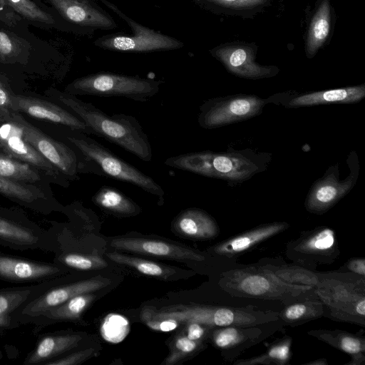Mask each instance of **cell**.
Segmentation results:
<instances>
[{"mask_svg":"<svg viewBox=\"0 0 365 365\" xmlns=\"http://www.w3.org/2000/svg\"><path fill=\"white\" fill-rule=\"evenodd\" d=\"M16 51V44L13 39L5 32L0 31V55L11 57Z\"/></svg>","mask_w":365,"mask_h":365,"instance_id":"bcb514c9","label":"cell"},{"mask_svg":"<svg viewBox=\"0 0 365 365\" xmlns=\"http://www.w3.org/2000/svg\"><path fill=\"white\" fill-rule=\"evenodd\" d=\"M16 13L24 18L43 24H53L52 16L31 0H6Z\"/></svg>","mask_w":365,"mask_h":365,"instance_id":"74e56055","label":"cell"},{"mask_svg":"<svg viewBox=\"0 0 365 365\" xmlns=\"http://www.w3.org/2000/svg\"><path fill=\"white\" fill-rule=\"evenodd\" d=\"M291 94H275L262 98L254 94H236L214 98L199 107L197 122L205 129H215L259 115L269 103H280Z\"/></svg>","mask_w":365,"mask_h":365,"instance_id":"ba28073f","label":"cell"},{"mask_svg":"<svg viewBox=\"0 0 365 365\" xmlns=\"http://www.w3.org/2000/svg\"><path fill=\"white\" fill-rule=\"evenodd\" d=\"M20 325L12 314H0V336L4 335L9 330L19 327Z\"/></svg>","mask_w":365,"mask_h":365,"instance_id":"7dc6e473","label":"cell"},{"mask_svg":"<svg viewBox=\"0 0 365 365\" xmlns=\"http://www.w3.org/2000/svg\"><path fill=\"white\" fill-rule=\"evenodd\" d=\"M289 227V225L286 222L261 224L215 245L210 247V252L220 257H236L282 233Z\"/></svg>","mask_w":365,"mask_h":365,"instance_id":"7402d4cb","label":"cell"},{"mask_svg":"<svg viewBox=\"0 0 365 365\" xmlns=\"http://www.w3.org/2000/svg\"><path fill=\"white\" fill-rule=\"evenodd\" d=\"M63 276L32 285L0 289V314H13L24 304L38 297L43 292L63 284V282L65 279Z\"/></svg>","mask_w":365,"mask_h":365,"instance_id":"83f0119b","label":"cell"},{"mask_svg":"<svg viewBox=\"0 0 365 365\" xmlns=\"http://www.w3.org/2000/svg\"><path fill=\"white\" fill-rule=\"evenodd\" d=\"M163 81L99 72L75 79L64 92L74 96L122 97L135 101H150L160 90Z\"/></svg>","mask_w":365,"mask_h":365,"instance_id":"52a82bcc","label":"cell"},{"mask_svg":"<svg viewBox=\"0 0 365 365\" xmlns=\"http://www.w3.org/2000/svg\"><path fill=\"white\" fill-rule=\"evenodd\" d=\"M165 165L205 177L226 180L230 185L240 184L264 170L245 151L213 152L203 150L168 158Z\"/></svg>","mask_w":365,"mask_h":365,"instance_id":"8992f818","label":"cell"},{"mask_svg":"<svg viewBox=\"0 0 365 365\" xmlns=\"http://www.w3.org/2000/svg\"><path fill=\"white\" fill-rule=\"evenodd\" d=\"M110 282L109 279L98 276L61 284L43 292L26 302L12 315L21 325L31 324L43 312L63 304L73 297L101 289Z\"/></svg>","mask_w":365,"mask_h":365,"instance_id":"5bb4252c","label":"cell"},{"mask_svg":"<svg viewBox=\"0 0 365 365\" xmlns=\"http://www.w3.org/2000/svg\"><path fill=\"white\" fill-rule=\"evenodd\" d=\"M280 324H283L277 320L255 326L215 327L210 331L207 339L221 351L225 360L234 361L246 349L273 334Z\"/></svg>","mask_w":365,"mask_h":365,"instance_id":"9a60e30c","label":"cell"},{"mask_svg":"<svg viewBox=\"0 0 365 365\" xmlns=\"http://www.w3.org/2000/svg\"><path fill=\"white\" fill-rule=\"evenodd\" d=\"M292 338L286 335L270 344L264 353L246 359H236L233 364L235 365L289 364L292 356Z\"/></svg>","mask_w":365,"mask_h":365,"instance_id":"836d02e7","label":"cell"},{"mask_svg":"<svg viewBox=\"0 0 365 365\" xmlns=\"http://www.w3.org/2000/svg\"><path fill=\"white\" fill-rule=\"evenodd\" d=\"M18 113L13 112L0 118V152L34 165L50 177L53 184L68 187L71 182L68 178L26 140Z\"/></svg>","mask_w":365,"mask_h":365,"instance_id":"4fadbf2b","label":"cell"},{"mask_svg":"<svg viewBox=\"0 0 365 365\" xmlns=\"http://www.w3.org/2000/svg\"><path fill=\"white\" fill-rule=\"evenodd\" d=\"M100 1L127 23L133 35L103 36L97 39L95 42L96 46L105 49L125 52H150L178 49L183 46L180 41L137 23L110 1Z\"/></svg>","mask_w":365,"mask_h":365,"instance_id":"7c38bea8","label":"cell"},{"mask_svg":"<svg viewBox=\"0 0 365 365\" xmlns=\"http://www.w3.org/2000/svg\"><path fill=\"white\" fill-rule=\"evenodd\" d=\"M141 319H168L179 324L199 323L215 327L225 326H255L279 320L278 312L261 310L253 306L244 307L178 304L160 309L145 307Z\"/></svg>","mask_w":365,"mask_h":365,"instance_id":"3957f363","label":"cell"},{"mask_svg":"<svg viewBox=\"0 0 365 365\" xmlns=\"http://www.w3.org/2000/svg\"><path fill=\"white\" fill-rule=\"evenodd\" d=\"M95 295L85 293L73 297L55 307L43 312L32 321L38 329L63 322L79 320L84 311L91 305Z\"/></svg>","mask_w":365,"mask_h":365,"instance_id":"f1b7e54d","label":"cell"},{"mask_svg":"<svg viewBox=\"0 0 365 365\" xmlns=\"http://www.w3.org/2000/svg\"><path fill=\"white\" fill-rule=\"evenodd\" d=\"M2 357H3V354H2V352H1V349H0V359H1Z\"/></svg>","mask_w":365,"mask_h":365,"instance_id":"681fc988","label":"cell"},{"mask_svg":"<svg viewBox=\"0 0 365 365\" xmlns=\"http://www.w3.org/2000/svg\"><path fill=\"white\" fill-rule=\"evenodd\" d=\"M18 118L26 140L58 168L70 182L78 180L79 179L78 158L75 150L46 135L26 121L19 113Z\"/></svg>","mask_w":365,"mask_h":365,"instance_id":"2e32d148","label":"cell"},{"mask_svg":"<svg viewBox=\"0 0 365 365\" xmlns=\"http://www.w3.org/2000/svg\"><path fill=\"white\" fill-rule=\"evenodd\" d=\"M207 2L233 9H246L263 5L267 0H204Z\"/></svg>","mask_w":365,"mask_h":365,"instance_id":"60d3db41","label":"cell"},{"mask_svg":"<svg viewBox=\"0 0 365 365\" xmlns=\"http://www.w3.org/2000/svg\"><path fill=\"white\" fill-rule=\"evenodd\" d=\"M53 261L68 269L95 270L105 268L108 266L106 261L96 255L81 254L74 252H57Z\"/></svg>","mask_w":365,"mask_h":365,"instance_id":"d590c367","label":"cell"},{"mask_svg":"<svg viewBox=\"0 0 365 365\" xmlns=\"http://www.w3.org/2000/svg\"><path fill=\"white\" fill-rule=\"evenodd\" d=\"M346 161L349 173L345 179H339V165L335 164L329 167L324 175L313 183L304 202L309 212L326 213L354 188L360 170L359 158L354 150L350 152Z\"/></svg>","mask_w":365,"mask_h":365,"instance_id":"8fae6325","label":"cell"},{"mask_svg":"<svg viewBox=\"0 0 365 365\" xmlns=\"http://www.w3.org/2000/svg\"><path fill=\"white\" fill-rule=\"evenodd\" d=\"M341 268L350 273L365 277V259L364 257H352Z\"/></svg>","mask_w":365,"mask_h":365,"instance_id":"f6af8a7d","label":"cell"},{"mask_svg":"<svg viewBox=\"0 0 365 365\" xmlns=\"http://www.w3.org/2000/svg\"><path fill=\"white\" fill-rule=\"evenodd\" d=\"M0 175L9 180L32 184L47 190L53 180L34 165L0 152Z\"/></svg>","mask_w":365,"mask_h":365,"instance_id":"f546056e","label":"cell"},{"mask_svg":"<svg viewBox=\"0 0 365 365\" xmlns=\"http://www.w3.org/2000/svg\"><path fill=\"white\" fill-rule=\"evenodd\" d=\"M93 202L111 214L128 217L140 212V207L129 197L114 187L103 185L93 195Z\"/></svg>","mask_w":365,"mask_h":365,"instance_id":"1f68e13d","label":"cell"},{"mask_svg":"<svg viewBox=\"0 0 365 365\" xmlns=\"http://www.w3.org/2000/svg\"><path fill=\"white\" fill-rule=\"evenodd\" d=\"M59 14L73 24L100 29H113V18L93 0H48Z\"/></svg>","mask_w":365,"mask_h":365,"instance_id":"603a6c76","label":"cell"},{"mask_svg":"<svg viewBox=\"0 0 365 365\" xmlns=\"http://www.w3.org/2000/svg\"><path fill=\"white\" fill-rule=\"evenodd\" d=\"M116 329L127 334L128 329V321L120 315H109L101 328L103 337L109 341L117 343L115 331Z\"/></svg>","mask_w":365,"mask_h":365,"instance_id":"f35d334b","label":"cell"},{"mask_svg":"<svg viewBox=\"0 0 365 365\" xmlns=\"http://www.w3.org/2000/svg\"><path fill=\"white\" fill-rule=\"evenodd\" d=\"M66 138L77 153L78 174L91 173L132 184L163 203L165 192L151 177L84 133L75 132Z\"/></svg>","mask_w":365,"mask_h":365,"instance_id":"7a4b0ae2","label":"cell"},{"mask_svg":"<svg viewBox=\"0 0 365 365\" xmlns=\"http://www.w3.org/2000/svg\"><path fill=\"white\" fill-rule=\"evenodd\" d=\"M142 320L150 329L161 331H170L174 330L179 325L178 322L168 319H155L146 318L143 319Z\"/></svg>","mask_w":365,"mask_h":365,"instance_id":"b9f144b4","label":"cell"},{"mask_svg":"<svg viewBox=\"0 0 365 365\" xmlns=\"http://www.w3.org/2000/svg\"><path fill=\"white\" fill-rule=\"evenodd\" d=\"M110 246L118 250L155 257L196 262L205 259L203 255L192 249L152 239L117 237L110 241Z\"/></svg>","mask_w":365,"mask_h":365,"instance_id":"44dd1931","label":"cell"},{"mask_svg":"<svg viewBox=\"0 0 365 365\" xmlns=\"http://www.w3.org/2000/svg\"><path fill=\"white\" fill-rule=\"evenodd\" d=\"M205 342L204 341L192 340L182 331L175 338L171 352L163 364L165 365L177 364L180 360L205 348Z\"/></svg>","mask_w":365,"mask_h":365,"instance_id":"8d00e7d4","label":"cell"},{"mask_svg":"<svg viewBox=\"0 0 365 365\" xmlns=\"http://www.w3.org/2000/svg\"><path fill=\"white\" fill-rule=\"evenodd\" d=\"M331 5L329 0H322L317 8L309 27L306 51L313 57L327 41L331 30Z\"/></svg>","mask_w":365,"mask_h":365,"instance_id":"d6a6232c","label":"cell"},{"mask_svg":"<svg viewBox=\"0 0 365 365\" xmlns=\"http://www.w3.org/2000/svg\"><path fill=\"white\" fill-rule=\"evenodd\" d=\"M47 93L83 120L89 128L91 135L120 146L143 161H151V144L140 122L134 116L124 113L109 115L92 103L56 89H51Z\"/></svg>","mask_w":365,"mask_h":365,"instance_id":"6da1fadb","label":"cell"},{"mask_svg":"<svg viewBox=\"0 0 365 365\" xmlns=\"http://www.w3.org/2000/svg\"><path fill=\"white\" fill-rule=\"evenodd\" d=\"M0 195L21 207L44 215L61 212L63 207L55 198L51 190L16 182L1 175Z\"/></svg>","mask_w":365,"mask_h":365,"instance_id":"d6986e66","label":"cell"},{"mask_svg":"<svg viewBox=\"0 0 365 365\" xmlns=\"http://www.w3.org/2000/svg\"><path fill=\"white\" fill-rule=\"evenodd\" d=\"M324 306L315 292L285 304L278 312L283 325L296 327L324 317Z\"/></svg>","mask_w":365,"mask_h":365,"instance_id":"4dcf8cb0","label":"cell"},{"mask_svg":"<svg viewBox=\"0 0 365 365\" xmlns=\"http://www.w3.org/2000/svg\"><path fill=\"white\" fill-rule=\"evenodd\" d=\"M13 111L65 126L74 132L91 135L89 128L68 109L36 97L11 93Z\"/></svg>","mask_w":365,"mask_h":365,"instance_id":"ac0fdd59","label":"cell"},{"mask_svg":"<svg viewBox=\"0 0 365 365\" xmlns=\"http://www.w3.org/2000/svg\"><path fill=\"white\" fill-rule=\"evenodd\" d=\"M219 284L233 297L277 300L284 304L314 293V287L284 282L260 264L226 271L222 274Z\"/></svg>","mask_w":365,"mask_h":365,"instance_id":"277c9868","label":"cell"},{"mask_svg":"<svg viewBox=\"0 0 365 365\" xmlns=\"http://www.w3.org/2000/svg\"><path fill=\"white\" fill-rule=\"evenodd\" d=\"M13 112L11 108V93L0 81V118L10 115Z\"/></svg>","mask_w":365,"mask_h":365,"instance_id":"7bdbcfd3","label":"cell"},{"mask_svg":"<svg viewBox=\"0 0 365 365\" xmlns=\"http://www.w3.org/2000/svg\"><path fill=\"white\" fill-rule=\"evenodd\" d=\"M82 339L83 336L78 334H46L40 338L36 347L28 354L24 364H45L78 347Z\"/></svg>","mask_w":365,"mask_h":365,"instance_id":"d4e9b609","label":"cell"},{"mask_svg":"<svg viewBox=\"0 0 365 365\" xmlns=\"http://www.w3.org/2000/svg\"><path fill=\"white\" fill-rule=\"evenodd\" d=\"M68 269L53 262H38L0 254V279L14 283H38L66 274Z\"/></svg>","mask_w":365,"mask_h":365,"instance_id":"e0dca14e","label":"cell"},{"mask_svg":"<svg viewBox=\"0 0 365 365\" xmlns=\"http://www.w3.org/2000/svg\"><path fill=\"white\" fill-rule=\"evenodd\" d=\"M340 253L336 233L327 226L301 232L297 238L289 241L285 248L288 259L310 270L318 265L334 263Z\"/></svg>","mask_w":365,"mask_h":365,"instance_id":"30bf717a","label":"cell"},{"mask_svg":"<svg viewBox=\"0 0 365 365\" xmlns=\"http://www.w3.org/2000/svg\"><path fill=\"white\" fill-rule=\"evenodd\" d=\"M365 97V84L339 88L327 91H314L302 94H292L281 104L285 108L328 105L331 103H355Z\"/></svg>","mask_w":365,"mask_h":365,"instance_id":"cb8c5ba5","label":"cell"},{"mask_svg":"<svg viewBox=\"0 0 365 365\" xmlns=\"http://www.w3.org/2000/svg\"><path fill=\"white\" fill-rule=\"evenodd\" d=\"M312 336L351 356L345 365L365 364V337L341 329H319L307 331Z\"/></svg>","mask_w":365,"mask_h":365,"instance_id":"484cf974","label":"cell"},{"mask_svg":"<svg viewBox=\"0 0 365 365\" xmlns=\"http://www.w3.org/2000/svg\"><path fill=\"white\" fill-rule=\"evenodd\" d=\"M94 349L80 350L51 360L44 365H78L94 356Z\"/></svg>","mask_w":365,"mask_h":365,"instance_id":"ab89813d","label":"cell"},{"mask_svg":"<svg viewBox=\"0 0 365 365\" xmlns=\"http://www.w3.org/2000/svg\"><path fill=\"white\" fill-rule=\"evenodd\" d=\"M212 54L230 73L238 77L257 80L272 77L279 72L275 66L257 63L252 49L246 46H224L213 49Z\"/></svg>","mask_w":365,"mask_h":365,"instance_id":"ffe728a7","label":"cell"},{"mask_svg":"<svg viewBox=\"0 0 365 365\" xmlns=\"http://www.w3.org/2000/svg\"><path fill=\"white\" fill-rule=\"evenodd\" d=\"M106 257L114 262L126 265L150 277L167 279L175 272L170 267L158 263L116 252H108Z\"/></svg>","mask_w":365,"mask_h":365,"instance_id":"e575fe53","label":"cell"},{"mask_svg":"<svg viewBox=\"0 0 365 365\" xmlns=\"http://www.w3.org/2000/svg\"><path fill=\"white\" fill-rule=\"evenodd\" d=\"M314 292L332 320L365 326V277L352 273H317Z\"/></svg>","mask_w":365,"mask_h":365,"instance_id":"5b68a950","label":"cell"},{"mask_svg":"<svg viewBox=\"0 0 365 365\" xmlns=\"http://www.w3.org/2000/svg\"><path fill=\"white\" fill-rule=\"evenodd\" d=\"M305 365H327L328 362L326 359H317L304 364Z\"/></svg>","mask_w":365,"mask_h":365,"instance_id":"c3c4849f","label":"cell"},{"mask_svg":"<svg viewBox=\"0 0 365 365\" xmlns=\"http://www.w3.org/2000/svg\"><path fill=\"white\" fill-rule=\"evenodd\" d=\"M19 20L17 13L9 6L6 0H0V21L13 26Z\"/></svg>","mask_w":365,"mask_h":365,"instance_id":"ee69618b","label":"cell"},{"mask_svg":"<svg viewBox=\"0 0 365 365\" xmlns=\"http://www.w3.org/2000/svg\"><path fill=\"white\" fill-rule=\"evenodd\" d=\"M174 228L180 235L195 240H209L218 236L219 226L207 212L199 208L182 211L173 221Z\"/></svg>","mask_w":365,"mask_h":365,"instance_id":"4316f807","label":"cell"},{"mask_svg":"<svg viewBox=\"0 0 365 365\" xmlns=\"http://www.w3.org/2000/svg\"><path fill=\"white\" fill-rule=\"evenodd\" d=\"M0 246L19 251L56 252L48 230L32 221L22 210L1 206Z\"/></svg>","mask_w":365,"mask_h":365,"instance_id":"9c48e42d","label":"cell"}]
</instances>
